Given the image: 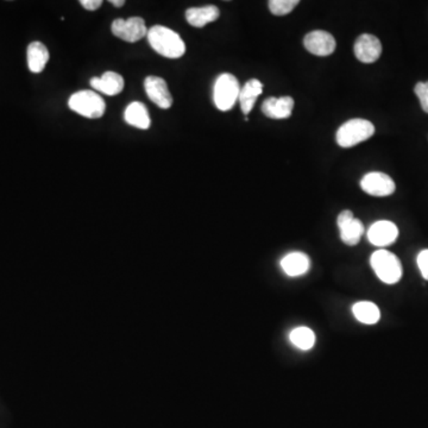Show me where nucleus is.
Instances as JSON below:
<instances>
[{"label": "nucleus", "instance_id": "f257e3e1", "mask_svg": "<svg viewBox=\"0 0 428 428\" xmlns=\"http://www.w3.org/2000/svg\"><path fill=\"white\" fill-rule=\"evenodd\" d=\"M150 46L157 54L168 58H180L185 55V42L170 29L155 25L148 31Z\"/></svg>", "mask_w": 428, "mask_h": 428}, {"label": "nucleus", "instance_id": "f03ea898", "mask_svg": "<svg viewBox=\"0 0 428 428\" xmlns=\"http://www.w3.org/2000/svg\"><path fill=\"white\" fill-rule=\"evenodd\" d=\"M374 274L385 285H395L402 278V264L394 253L381 249L374 251L370 258Z\"/></svg>", "mask_w": 428, "mask_h": 428}, {"label": "nucleus", "instance_id": "7ed1b4c3", "mask_svg": "<svg viewBox=\"0 0 428 428\" xmlns=\"http://www.w3.org/2000/svg\"><path fill=\"white\" fill-rule=\"evenodd\" d=\"M374 133V126L367 119H350L338 128L335 139L342 148H352L360 143L367 141Z\"/></svg>", "mask_w": 428, "mask_h": 428}, {"label": "nucleus", "instance_id": "20e7f679", "mask_svg": "<svg viewBox=\"0 0 428 428\" xmlns=\"http://www.w3.org/2000/svg\"><path fill=\"white\" fill-rule=\"evenodd\" d=\"M68 105L71 111L91 119L103 117L106 110V103L103 98L94 91H78L74 93L69 98Z\"/></svg>", "mask_w": 428, "mask_h": 428}, {"label": "nucleus", "instance_id": "39448f33", "mask_svg": "<svg viewBox=\"0 0 428 428\" xmlns=\"http://www.w3.org/2000/svg\"><path fill=\"white\" fill-rule=\"evenodd\" d=\"M240 93L238 80L232 74H221L214 83L213 100L218 110L230 111L235 106Z\"/></svg>", "mask_w": 428, "mask_h": 428}, {"label": "nucleus", "instance_id": "423d86ee", "mask_svg": "<svg viewBox=\"0 0 428 428\" xmlns=\"http://www.w3.org/2000/svg\"><path fill=\"white\" fill-rule=\"evenodd\" d=\"M112 32L114 36L125 42L135 43L148 35L146 21L141 17H131L128 19H116L112 23Z\"/></svg>", "mask_w": 428, "mask_h": 428}, {"label": "nucleus", "instance_id": "0eeeda50", "mask_svg": "<svg viewBox=\"0 0 428 428\" xmlns=\"http://www.w3.org/2000/svg\"><path fill=\"white\" fill-rule=\"evenodd\" d=\"M360 188L372 196H388L395 192V182L389 175L372 171L365 175L360 181Z\"/></svg>", "mask_w": 428, "mask_h": 428}, {"label": "nucleus", "instance_id": "6e6552de", "mask_svg": "<svg viewBox=\"0 0 428 428\" xmlns=\"http://www.w3.org/2000/svg\"><path fill=\"white\" fill-rule=\"evenodd\" d=\"M340 239L346 245L355 246L360 243L364 233V226L362 221L353 217L351 210H342L337 219Z\"/></svg>", "mask_w": 428, "mask_h": 428}, {"label": "nucleus", "instance_id": "1a4fd4ad", "mask_svg": "<svg viewBox=\"0 0 428 428\" xmlns=\"http://www.w3.org/2000/svg\"><path fill=\"white\" fill-rule=\"evenodd\" d=\"M382 54L381 41L376 36L363 34L355 43V55L363 63H374Z\"/></svg>", "mask_w": 428, "mask_h": 428}, {"label": "nucleus", "instance_id": "9d476101", "mask_svg": "<svg viewBox=\"0 0 428 428\" xmlns=\"http://www.w3.org/2000/svg\"><path fill=\"white\" fill-rule=\"evenodd\" d=\"M303 46L317 56H328L335 50V39L327 31H312L303 39Z\"/></svg>", "mask_w": 428, "mask_h": 428}, {"label": "nucleus", "instance_id": "9b49d317", "mask_svg": "<svg viewBox=\"0 0 428 428\" xmlns=\"http://www.w3.org/2000/svg\"><path fill=\"white\" fill-rule=\"evenodd\" d=\"M399 237V228L388 220L376 221L367 231V239L374 246L384 248L395 242Z\"/></svg>", "mask_w": 428, "mask_h": 428}, {"label": "nucleus", "instance_id": "f8f14e48", "mask_svg": "<svg viewBox=\"0 0 428 428\" xmlns=\"http://www.w3.org/2000/svg\"><path fill=\"white\" fill-rule=\"evenodd\" d=\"M146 96L153 103L163 110L170 108L173 105V96L168 88L167 82L158 76H148L144 81Z\"/></svg>", "mask_w": 428, "mask_h": 428}, {"label": "nucleus", "instance_id": "ddd939ff", "mask_svg": "<svg viewBox=\"0 0 428 428\" xmlns=\"http://www.w3.org/2000/svg\"><path fill=\"white\" fill-rule=\"evenodd\" d=\"M294 100L292 96L268 98L262 103V112L271 119H285L292 116Z\"/></svg>", "mask_w": 428, "mask_h": 428}, {"label": "nucleus", "instance_id": "4468645a", "mask_svg": "<svg viewBox=\"0 0 428 428\" xmlns=\"http://www.w3.org/2000/svg\"><path fill=\"white\" fill-rule=\"evenodd\" d=\"M124 78L114 71H106L100 78H93L91 86L98 92L106 96H117L124 89Z\"/></svg>", "mask_w": 428, "mask_h": 428}, {"label": "nucleus", "instance_id": "2eb2a0df", "mask_svg": "<svg viewBox=\"0 0 428 428\" xmlns=\"http://www.w3.org/2000/svg\"><path fill=\"white\" fill-rule=\"evenodd\" d=\"M310 258L306 253H290L281 260L282 270L290 277H299L310 269Z\"/></svg>", "mask_w": 428, "mask_h": 428}, {"label": "nucleus", "instance_id": "dca6fc26", "mask_svg": "<svg viewBox=\"0 0 428 428\" xmlns=\"http://www.w3.org/2000/svg\"><path fill=\"white\" fill-rule=\"evenodd\" d=\"M219 9L214 5L203 7H190L185 11V19L189 24L195 28H203L205 25L217 21L219 18Z\"/></svg>", "mask_w": 428, "mask_h": 428}, {"label": "nucleus", "instance_id": "f3484780", "mask_svg": "<svg viewBox=\"0 0 428 428\" xmlns=\"http://www.w3.org/2000/svg\"><path fill=\"white\" fill-rule=\"evenodd\" d=\"M262 92H263V85H262L260 80L251 78V80L246 82L244 87L240 88L238 98L243 113L248 116L251 112L253 105L256 103L257 98L262 94Z\"/></svg>", "mask_w": 428, "mask_h": 428}, {"label": "nucleus", "instance_id": "a211bd4d", "mask_svg": "<svg viewBox=\"0 0 428 428\" xmlns=\"http://www.w3.org/2000/svg\"><path fill=\"white\" fill-rule=\"evenodd\" d=\"M125 121L128 125H132L135 128L146 130L150 128L151 121H150L149 112L146 105L138 101L131 103L126 107L124 113Z\"/></svg>", "mask_w": 428, "mask_h": 428}, {"label": "nucleus", "instance_id": "6ab92c4d", "mask_svg": "<svg viewBox=\"0 0 428 428\" xmlns=\"http://www.w3.org/2000/svg\"><path fill=\"white\" fill-rule=\"evenodd\" d=\"M28 66L32 73H41L49 61V51L41 42L30 43L28 46Z\"/></svg>", "mask_w": 428, "mask_h": 428}, {"label": "nucleus", "instance_id": "aec40b11", "mask_svg": "<svg viewBox=\"0 0 428 428\" xmlns=\"http://www.w3.org/2000/svg\"><path fill=\"white\" fill-rule=\"evenodd\" d=\"M352 313L357 320L364 325L377 324L381 319V310L377 305L370 301H360L352 307Z\"/></svg>", "mask_w": 428, "mask_h": 428}, {"label": "nucleus", "instance_id": "412c9836", "mask_svg": "<svg viewBox=\"0 0 428 428\" xmlns=\"http://www.w3.org/2000/svg\"><path fill=\"white\" fill-rule=\"evenodd\" d=\"M289 340L297 349L302 350V351H308V350L312 349L315 345L317 337H315V333L310 328L301 326V327L294 328L290 332Z\"/></svg>", "mask_w": 428, "mask_h": 428}, {"label": "nucleus", "instance_id": "4be33fe9", "mask_svg": "<svg viewBox=\"0 0 428 428\" xmlns=\"http://www.w3.org/2000/svg\"><path fill=\"white\" fill-rule=\"evenodd\" d=\"M269 10L275 16H285L292 12L299 4L297 0H270L269 1Z\"/></svg>", "mask_w": 428, "mask_h": 428}, {"label": "nucleus", "instance_id": "5701e85b", "mask_svg": "<svg viewBox=\"0 0 428 428\" xmlns=\"http://www.w3.org/2000/svg\"><path fill=\"white\" fill-rule=\"evenodd\" d=\"M414 92L417 94V98L420 100L421 107L422 110L428 113V81L417 82Z\"/></svg>", "mask_w": 428, "mask_h": 428}, {"label": "nucleus", "instance_id": "b1692460", "mask_svg": "<svg viewBox=\"0 0 428 428\" xmlns=\"http://www.w3.org/2000/svg\"><path fill=\"white\" fill-rule=\"evenodd\" d=\"M417 267L420 269L422 277L428 281V249L422 250L417 258Z\"/></svg>", "mask_w": 428, "mask_h": 428}, {"label": "nucleus", "instance_id": "393cba45", "mask_svg": "<svg viewBox=\"0 0 428 428\" xmlns=\"http://www.w3.org/2000/svg\"><path fill=\"white\" fill-rule=\"evenodd\" d=\"M80 4H81L82 7L86 9V10L96 11L103 5V1L101 0H81Z\"/></svg>", "mask_w": 428, "mask_h": 428}, {"label": "nucleus", "instance_id": "a878e982", "mask_svg": "<svg viewBox=\"0 0 428 428\" xmlns=\"http://www.w3.org/2000/svg\"><path fill=\"white\" fill-rule=\"evenodd\" d=\"M110 3L116 7H121L125 5L124 0H110Z\"/></svg>", "mask_w": 428, "mask_h": 428}]
</instances>
